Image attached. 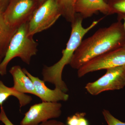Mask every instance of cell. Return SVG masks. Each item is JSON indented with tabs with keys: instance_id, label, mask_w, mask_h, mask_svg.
<instances>
[{
	"instance_id": "52a82bcc",
	"label": "cell",
	"mask_w": 125,
	"mask_h": 125,
	"mask_svg": "<svg viewBox=\"0 0 125 125\" xmlns=\"http://www.w3.org/2000/svg\"><path fill=\"white\" fill-rule=\"evenodd\" d=\"M118 66L125 67V49L123 47L102 54L86 62L78 71V77L102 70Z\"/></svg>"
},
{
	"instance_id": "6da1fadb",
	"label": "cell",
	"mask_w": 125,
	"mask_h": 125,
	"mask_svg": "<svg viewBox=\"0 0 125 125\" xmlns=\"http://www.w3.org/2000/svg\"><path fill=\"white\" fill-rule=\"evenodd\" d=\"M125 45V31L122 21L117 20L109 27L101 28L82 40L69 64L78 70L92 59Z\"/></svg>"
},
{
	"instance_id": "ac0fdd59",
	"label": "cell",
	"mask_w": 125,
	"mask_h": 125,
	"mask_svg": "<svg viewBox=\"0 0 125 125\" xmlns=\"http://www.w3.org/2000/svg\"><path fill=\"white\" fill-rule=\"evenodd\" d=\"M0 121L2 122L4 125H15L7 117L3 106L0 107Z\"/></svg>"
},
{
	"instance_id": "7a4b0ae2",
	"label": "cell",
	"mask_w": 125,
	"mask_h": 125,
	"mask_svg": "<svg viewBox=\"0 0 125 125\" xmlns=\"http://www.w3.org/2000/svg\"><path fill=\"white\" fill-rule=\"evenodd\" d=\"M103 19L94 21L87 28L83 27V18L76 13L71 23V31L66 47L62 51V56L58 62L51 66H45L42 70L43 80L54 84L65 93L68 91V87L62 79V71L66 65L69 64L75 52L82 42L83 37L92 29Z\"/></svg>"
},
{
	"instance_id": "e0dca14e",
	"label": "cell",
	"mask_w": 125,
	"mask_h": 125,
	"mask_svg": "<svg viewBox=\"0 0 125 125\" xmlns=\"http://www.w3.org/2000/svg\"><path fill=\"white\" fill-rule=\"evenodd\" d=\"M102 113L108 125H125V122L115 118L108 110L104 109Z\"/></svg>"
},
{
	"instance_id": "ffe728a7",
	"label": "cell",
	"mask_w": 125,
	"mask_h": 125,
	"mask_svg": "<svg viewBox=\"0 0 125 125\" xmlns=\"http://www.w3.org/2000/svg\"><path fill=\"white\" fill-rule=\"evenodd\" d=\"M10 0H0V10L4 12L7 8Z\"/></svg>"
},
{
	"instance_id": "8992f818",
	"label": "cell",
	"mask_w": 125,
	"mask_h": 125,
	"mask_svg": "<svg viewBox=\"0 0 125 125\" xmlns=\"http://www.w3.org/2000/svg\"><path fill=\"white\" fill-rule=\"evenodd\" d=\"M106 71L97 80L86 84L85 89L90 94L96 96L105 91L121 89L125 87V66L112 67Z\"/></svg>"
},
{
	"instance_id": "9a60e30c",
	"label": "cell",
	"mask_w": 125,
	"mask_h": 125,
	"mask_svg": "<svg viewBox=\"0 0 125 125\" xmlns=\"http://www.w3.org/2000/svg\"><path fill=\"white\" fill-rule=\"evenodd\" d=\"M85 113H77L72 116L67 117V125H89L88 122L85 118Z\"/></svg>"
},
{
	"instance_id": "4fadbf2b",
	"label": "cell",
	"mask_w": 125,
	"mask_h": 125,
	"mask_svg": "<svg viewBox=\"0 0 125 125\" xmlns=\"http://www.w3.org/2000/svg\"><path fill=\"white\" fill-rule=\"evenodd\" d=\"M17 29L7 24L0 10V55L4 58L11 38Z\"/></svg>"
},
{
	"instance_id": "ba28073f",
	"label": "cell",
	"mask_w": 125,
	"mask_h": 125,
	"mask_svg": "<svg viewBox=\"0 0 125 125\" xmlns=\"http://www.w3.org/2000/svg\"><path fill=\"white\" fill-rule=\"evenodd\" d=\"M62 105L59 102H42L32 105L24 114L20 125H38L62 114Z\"/></svg>"
},
{
	"instance_id": "603a6c76",
	"label": "cell",
	"mask_w": 125,
	"mask_h": 125,
	"mask_svg": "<svg viewBox=\"0 0 125 125\" xmlns=\"http://www.w3.org/2000/svg\"><path fill=\"white\" fill-rule=\"evenodd\" d=\"M3 57H2V56L1 55H0V63H1V61H2V60H3Z\"/></svg>"
},
{
	"instance_id": "cb8c5ba5",
	"label": "cell",
	"mask_w": 125,
	"mask_h": 125,
	"mask_svg": "<svg viewBox=\"0 0 125 125\" xmlns=\"http://www.w3.org/2000/svg\"><path fill=\"white\" fill-rule=\"evenodd\" d=\"M104 0V1H105V2H107V1H108V0Z\"/></svg>"
},
{
	"instance_id": "5bb4252c",
	"label": "cell",
	"mask_w": 125,
	"mask_h": 125,
	"mask_svg": "<svg viewBox=\"0 0 125 125\" xmlns=\"http://www.w3.org/2000/svg\"><path fill=\"white\" fill-rule=\"evenodd\" d=\"M78 0H57L62 16L68 22L72 23L75 17V5Z\"/></svg>"
},
{
	"instance_id": "5b68a950",
	"label": "cell",
	"mask_w": 125,
	"mask_h": 125,
	"mask_svg": "<svg viewBox=\"0 0 125 125\" xmlns=\"http://www.w3.org/2000/svg\"><path fill=\"white\" fill-rule=\"evenodd\" d=\"M40 5L39 0H10L3 12L5 20L10 27L17 29L29 21Z\"/></svg>"
},
{
	"instance_id": "3957f363",
	"label": "cell",
	"mask_w": 125,
	"mask_h": 125,
	"mask_svg": "<svg viewBox=\"0 0 125 125\" xmlns=\"http://www.w3.org/2000/svg\"><path fill=\"white\" fill-rule=\"evenodd\" d=\"M28 23L18 28L11 38L4 57L0 63V75L6 74L7 65L12 59L19 57L29 65L32 57L37 53L38 43L34 40L33 36L28 34Z\"/></svg>"
},
{
	"instance_id": "7402d4cb",
	"label": "cell",
	"mask_w": 125,
	"mask_h": 125,
	"mask_svg": "<svg viewBox=\"0 0 125 125\" xmlns=\"http://www.w3.org/2000/svg\"><path fill=\"white\" fill-rule=\"evenodd\" d=\"M46 0H39V3H40V5L42 4V3H43V2L46 1Z\"/></svg>"
},
{
	"instance_id": "30bf717a",
	"label": "cell",
	"mask_w": 125,
	"mask_h": 125,
	"mask_svg": "<svg viewBox=\"0 0 125 125\" xmlns=\"http://www.w3.org/2000/svg\"><path fill=\"white\" fill-rule=\"evenodd\" d=\"M76 13L83 19L92 17L99 11L106 15L113 14L111 10L104 0H78L75 5Z\"/></svg>"
},
{
	"instance_id": "277c9868",
	"label": "cell",
	"mask_w": 125,
	"mask_h": 125,
	"mask_svg": "<svg viewBox=\"0 0 125 125\" xmlns=\"http://www.w3.org/2000/svg\"><path fill=\"white\" fill-rule=\"evenodd\" d=\"M62 16L57 0H46L40 5L28 23V34L34 35L49 29Z\"/></svg>"
},
{
	"instance_id": "8fae6325",
	"label": "cell",
	"mask_w": 125,
	"mask_h": 125,
	"mask_svg": "<svg viewBox=\"0 0 125 125\" xmlns=\"http://www.w3.org/2000/svg\"><path fill=\"white\" fill-rule=\"evenodd\" d=\"M13 76V87L16 91L23 94H29L37 96L35 87L31 79L23 71L19 65L14 66L10 70Z\"/></svg>"
},
{
	"instance_id": "d6986e66",
	"label": "cell",
	"mask_w": 125,
	"mask_h": 125,
	"mask_svg": "<svg viewBox=\"0 0 125 125\" xmlns=\"http://www.w3.org/2000/svg\"><path fill=\"white\" fill-rule=\"evenodd\" d=\"M38 125H66L62 122L55 120H50L42 122Z\"/></svg>"
},
{
	"instance_id": "2e32d148",
	"label": "cell",
	"mask_w": 125,
	"mask_h": 125,
	"mask_svg": "<svg viewBox=\"0 0 125 125\" xmlns=\"http://www.w3.org/2000/svg\"><path fill=\"white\" fill-rule=\"evenodd\" d=\"M107 3L113 14H125V0H108Z\"/></svg>"
},
{
	"instance_id": "9c48e42d",
	"label": "cell",
	"mask_w": 125,
	"mask_h": 125,
	"mask_svg": "<svg viewBox=\"0 0 125 125\" xmlns=\"http://www.w3.org/2000/svg\"><path fill=\"white\" fill-rule=\"evenodd\" d=\"M22 70L25 73L32 81L35 87L37 97L42 102H58L60 101H67L69 95L58 88L51 89L47 87L43 80L32 75L25 68Z\"/></svg>"
},
{
	"instance_id": "7c38bea8",
	"label": "cell",
	"mask_w": 125,
	"mask_h": 125,
	"mask_svg": "<svg viewBox=\"0 0 125 125\" xmlns=\"http://www.w3.org/2000/svg\"><path fill=\"white\" fill-rule=\"evenodd\" d=\"M10 96L18 99L20 109L30 103L32 100L31 96L26 94L21 93L16 91L13 87H7L0 80V106H2L3 103Z\"/></svg>"
},
{
	"instance_id": "44dd1931",
	"label": "cell",
	"mask_w": 125,
	"mask_h": 125,
	"mask_svg": "<svg viewBox=\"0 0 125 125\" xmlns=\"http://www.w3.org/2000/svg\"><path fill=\"white\" fill-rule=\"evenodd\" d=\"M117 20L123 21V26L125 31V14H117ZM125 49V45L123 47Z\"/></svg>"
}]
</instances>
